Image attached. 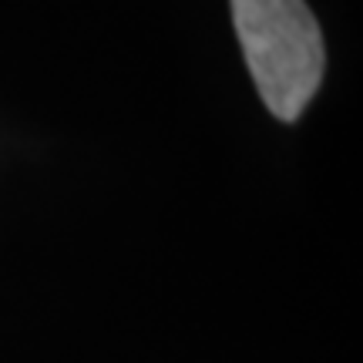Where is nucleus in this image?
<instances>
[{"label":"nucleus","instance_id":"nucleus-1","mask_svg":"<svg viewBox=\"0 0 363 363\" xmlns=\"http://www.w3.org/2000/svg\"><path fill=\"white\" fill-rule=\"evenodd\" d=\"M233 24L262 104L279 121H296L326 67L310 7L303 0H233Z\"/></svg>","mask_w":363,"mask_h":363}]
</instances>
